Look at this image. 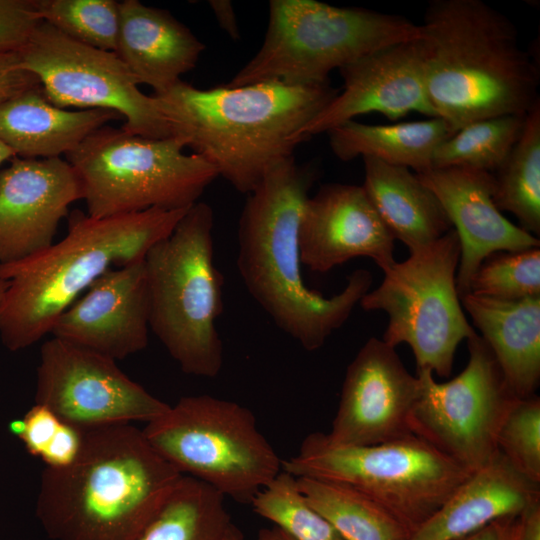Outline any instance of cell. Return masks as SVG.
Returning a JSON list of instances; mask_svg holds the SVG:
<instances>
[{"instance_id": "2", "label": "cell", "mask_w": 540, "mask_h": 540, "mask_svg": "<svg viewBox=\"0 0 540 540\" xmlns=\"http://www.w3.org/2000/svg\"><path fill=\"white\" fill-rule=\"evenodd\" d=\"M339 92L330 81H268L198 89L180 81L153 95L172 137L209 162L238 192L251 193L267 172L294 156L301 130Z\"/></svg>"}, {"instance_id": "40", "label": "cell", "mask_w": 540, "mask_h": 540, "mask_svg": "<svg viewBox=\"0 0 540 540\" xmlns=\"http://www.w3.org/2000/svg\"><path fill=\"white\" fill-rule=\"evenodd\" d=\"M208 5L220 28L233 40L239 39V26L232 2L229 0H210L208 1Z\"/></svg>"}, {"instance_id": "42", "label": "cell", "mask_w": 540, "mask_h": 540, "mask_svg": "<svg viewBox=\"0 0 540 540\" xmlns=\"http://www.w3.org/2000/svg\"><path fill=\"white\" fill-rule=\"evenodd\" d=\"M256 540H293L285 532L276 526L262 528L257 534Z\"/></svg>"}, {"instance_id": "6", "label": "cell", "mask_w": 540, "mask_h": 540, "mask_svg": "<svg viewBox=\"0 0 540 540\" xmlns=\"http://www.w3.org/2000/svg\"><path fill=\"white\" fill-rule=\"evenodd\" d=\"M214 212L191 206L144 258L149 328L188 375L214 378L223 366L216 322L223 312V276L214 263Z\"/></svg>"}, {"instance_id": "14", "label": "cell", "mask_w": 540, "mask_h": 540, "mask_svg": "<svg viewBox=\"0 0 540 540\" xmlns=\"http://www.w3.org/2000/svg\"><path fill=\"white\" fill-rule=\"evenodd\" d=\"M35 404L80 429L148 423L170 408L131 380L115 360L55 337L40 349Z\"/></svg>"}, {"instance_id": "45", "label": "cell", "mask_w": 540, "mask_h": 540, "mask_svg": "<svg viewBox=\"0 0 540 540\" xmlns=\"http://www.w3.org/2000/svg\"><path fill=\"white\" fill-rule=\"evenodd\" d=\"M9 281L0 279V303L3 299L4 293L8 287Z\"/></svg>"}, {"instance_id": "23", "label": "cell", "mask_w": 540, "mask_h": 540, "mask_svg": "<svg viewBox=\"0 0 540 540\" xmlns=\"http://www.w3.org/2000/svg\"><path fill=\"white\" fill-rule=\"evenodd\" d=\"M460 301L493 352L516 398L536 395L540 382V296L503 301L468 293Z\"/></svg>"}, {"instance_id": "8", "label": "cell", "mask_w": 540, "mask_h": 540, "mask_svg": "<svg viewBox=\"0 0 540 540\" xmlns=\"http://www.w3.org/2000/svg\"><path fill=\"white\" fill-rule=\"evenodd\" d=\"M176 138H146L105 125L67 153L87 215L105 218L151 208L186 210L218 177Z\"/></svg>"}, {"instance_id": "32", "label": "cell", "mask_w": 540, "mask_h": 540, "mask_svg": "<svg viewBox=\"0 0 540 540\" xmlns=\"http://www.w3.org/2000/svg\"><path fill=\"white\" fill-rule=\"evenodd\" d=\"M38 14L62 34L81 44L115 51L119 2L113 0H36Z\"/></svg>"}, {"instance_id": "30", "label": "cell", "mask_w": 540, "mask_h": 540, "mask_svg": "<svg viewBox=\"0 0 540 540\" xmlns=\"http://www.w3.org/2000/svg\"><path fill=\"white\" fill-rule=\"evenodd\" d=\"M526 115L491 117L462 127L436 148L430 169L469 167L495 172L519 139Z\"/></svg>"}, {"instance_id": "28", "label": "cell", "mask_w": 540, "mask_h": 540, "mask_svg": "<svg viewBox=\"0 0 540 540\" xmlns=\"http://www.w3.org/2000/svg\"><path fill=\"white\" fill-rule=\"evenodd\" d=\"M298 489L343 540H408L411 531L391 512L345 484L296 477Z\"/></svg>"}, {"instance_id": "31", "label": "cell", "mask_w": 540, "mask_h": 540, "mask_svg": "<svg viewBox=\"0 0 540 540\" xmlns=\"http://www.w3.org/2000/svg\"><path fill=\"white\" fill-rule=\"evenodd\" d=\"M253 511L293 540H343L298 489L296 477L281 470L253 498Z\"/></svg>"}, {"instance_id": "41", "label": "cell", "mask_w": 540, "mask_h": 540, "mask_svg": "<svg viewBox=\"0 0 540 540\" xmlns=\"http://www.w3.org/2000/svg\"><path fill=\"white\" fill-rule=\"evenodd\" d=\"M517 540H540V499L532 502L519 516Z\"/></svg>"}, {"instance_id": "5", "label": "cell", "mask_w": 540, "mask_h": 540, "mask_svg": "<svg viewBox=\"0 0 540 540\" xmlns=\"http://www.w3.org/2000/svg\"><path fill=\"white\" fill-rule=\"evenodd\" d=\"M187 210L151 208L105 218L73 211L61 241L0 265V279L9 281L0 303L3 345L15 352L41 340L82 292L109 269L143 260Z\"/></svg>"}, {"instance_id": "20", "label": "cell", "mask_w": 540, "mask_h": 540, "mask_svg": "<svg viewBox=\"0 0 540 540\" xmlns=\"http://www.w3.org/2000/svg\"><path fill=\"white\" fill-rule=\"evenodd\" d=\"M416 174L436 195L459 237L456 286L460 298L468 293L471 277L488 255L540 247L538 237L510 222L495 206L491 172L450 167Z\"/></svg>"}, {"instance_id": "24", "label": "cell", "mask_w": 540, "mask_h": 540, "mask_svg": "<svg viewBox=\"0 0 540 540\" xmlns=\"http://www.w3.org/2000/svg\"><path fill=\"white\" fill-rule=\"evenodd\" d=\"M121 116L107 109L70 111L48 101L41 85L0 105V141L21 158L46 159L74 150L85 138Z\"/></svg>"}, {"instance_id": "34", "label": "cell", "mask_w": 540, "mask_h": 540, "mask_svg": "<svg viewBox=\"0 0 540 540\" xmlns=\"http://www.w3.org/2000/svg\"><path fill=\"white\" fill-rule=\"evenodd\" d=\"M498 451L525 478L540 484V398H516L497 435Z\"/></svg>"}, {"instance_id": "3", "label": "cell", "mask_w": 540, "mask_h": 540, "mask_svg": "<svg viewBox=\"0 0 540 540\" xmlns=\"http://www.w3.org/2000/svg\"><path fill=\"white\" fill-rule=\"evenodd\" d=\"M421 27L426 95L451 135L540 103L539 68L502 12L482 0H433Z\"/></svg>"}, {"instance_id": "38", "label": "cell", "mask_w": 540, "mask_h": 540, "mask_svg": "<svg viewBox=\"0 0 540 540\" xmlns=\"http://www.w3.org/2000/svg\"><path fill=\"white\" fill-rule=\"evenodd\" d=\"M83 430L61 421L56 434L40 457L46 467L58 468L70 464L80 451Z\"/></svg>"}, {"instance_id": "18", "label": "cell", "mask_w": 540, "mask_h": 540, "mask_svg": "<svg viewBox=\"0 0 540 540\" xmlns=\"http://www.w3.org/2000/svg\"><path fill=\"white\" fill-rule=\"evenodd\" d=\"M301 265L325 273L356 257L382 271L395 262V239L363 186L327 183L306 199L298 228Z\"/></svg>"}, {"instance_id": "44", "label": "cell", "mask_w": 540, "mask_h": 540, "mask_svg": "<svg viewBox=\"0 0 540 540\" xmlns=\"http://www.w3.org/2000/svg\"><path fill=\"white\" fill-rule=\"evenodd\" d=\"M227 540H245L242 531L233 524Z\"/></svg>"}, {"instance_id": "19", "label": "cell", "mask_w": 540, "mask_h": 540, "mask_svg": "<svg viewBox=\"0 0 540 540\" xmlns=\"http://www.w3.org/2000/svg\"><path fill=\"white\" fill-rule=\"evenodd\" d=\"M149 329L143 259L106 271L59 316L50 334L116 361L145 349Z\"/></svg>"}, {"instance_id": "37", "label": "cell", "mask_w": 540, "mask_h": 540, "mask_svg": "<svg viewBox=\"0 0 540 540\" xmlns=\"http://www.w3.org/2000/svg\"><path fill=\"white\" fill-rule=\"evenodd\" d=\"M38 85V78L25 69L18 52H0V105Z\"/></svg>"}, {"instance_id": "39", "label": "cell", "mask_w": 540, "mask_h": 540, "mask_svg": "<svg viewBox=\"0 0 540 540\" xmlns=\"http://www.w3.org/2000/svg\"><path fill=\"white\" fill-rule=\"evenodd\" d=\"M519 516L497 519L459 540H514L518 532Z\"/></svg>"}, {"instance_id": "13", "label": "cell", "mask_w": 540, "mask_h": 540, "mask_svg": "<svg viewBox=\"0 0 540 540\" xmlns=\"http://www.w3.org/2000/svg\"><path fill=\"white\" fill-rule=\"evenodd\" d=\"M53 105L107 109L125 119L122 129L146 138L172 137L154 96L145 95L113 51L81 44L42 21L18 51Z\"/></svg>"}, {"instance_id": "22", "label": "cell", "mask_w": 540, "mask_h": 540, "mask_svg": "<svg viewBox=\"0 0 540 540\" xmlns=\"http://www.w3.org/2000/svg\"><path fill=\"white\" fill-rule=\"evenodd\" d=\"M540 499V484L521 475L500 453L470 476L408 540H459L489 523L519 516Z\"/></svg>"}, {"instance_id": "21", "label": "cell", "mask_w": 540, "mask_h": 540, "mask_svg": "<svg viewBox=\"0 0 540 540\" xmlns=\"http://www.w3.org/2000/svg\"><path fill=\"white\" fill-rule=\"evenodd\" d=\"M205 45L168 11L137 0L119 2L116 55L138 84L161 95L192 70Z\"/></svg>"}, {"instance_id": "43", "label": "cell", "mask_w": 540, "mask_h": 540, "mask_svg": "<svg viewBox=\"0 0 540 540\" xmlns=\"http://www.w3.org/2000/svg\"><path fill=\"white\" fill-rule=\"evenodd\" d=\"M13 157H15L14 152L0 141V164Z\"/></svg>"}, {"instance_id": "17", "label": "cell", "mask_w": 540, "mask_h": 540, "mask_svg": "<svg viewBox=\"0 0 540 540\" xmlns=\"http://www.w3.org/2000/svg\"><path fill=\"white\" fill-rule=\"evenodd\" d=\"M79 199L81 186L66 160L13 157L0 170V265L52 246L60 221Z\"/></svg>"}, {"instance_id": "9", "label": "cell", "mask_w": 540, "mask_h": 540, "mask_svg": "<svg viewBox=\"0 0 540 540\" xmlns=\"http://www.w3.org/2000/svg\"><path fill=\"white\" fill-rule=\"evenodd\" d=\"M282 470L350 486L370 497L411 534L470 476L422 438L405 437L369 446H342L313 432Z\"/></svg>"}, {"instance_id": "29", "label": "cell", "mask_w": 540, "mask_h": 540, "mask_svg": "<svg viewBox=\"0 0 540 540\" xmlns=\"http://www.w3.org/2000/svg\"><path fill=\"white\" fill-rule=\"evenodd\" d=\"M493 174V202L512 213L521 228L540 234V103L526 115L522 133Z\"/></svg>"}, {"instance_id": "1", "label": "cell", "mask_w": 540, "mask_h": 540, "mask_svg": "<svg viewBox=\"0 0 540 540\" xmlns=\"http://www.w3.org/2000/svg\"><path fill=\"white\" fill-rule=\"evenodd\" d=\"M317 171L294 156L273 166L248 194L238 224L237 267L252 298L307 351L321 348L350 317L373 277L357 269L331 297L306 286L298 228Z\"/></svg>"}, {"instance_id": "27", "label": "cell", "mask_w": 540, "mask_h": 540, "mask_svg": "<svg viewBox=\"0 0 540 540\" xmlns=\"http://www.w3.org/2000/svg\"><path fill=\"white\" fill-rule=\"evenodd\" d=\"M233 524L222 493L182 475L134 540H227Z\"/></svg>"}, {"instance_id": "16", "label": "cell", "mask_w": 540, "mask_h": 540, "mask_svg": "<svg viewBox=\"0 0 540 540\" xmlns=\"http://www.w3.org/2000/svg\"><path fill=\"white\" fill-rule=\"evenodd\" d=\"M424 52L422 36L381 48L341 67L342 90L304 126L300 133L303 140L371 112L390 120L411 112L434 118L424 85Z\"/></svg>"}, {"instance_id": "36", "label": "cell", "mask_w": 540, "mask_h": 540, "mask_svg": "<svg viewBox=\"0 0 540 540\" xmlns=\"http://www.w3.org/2000/svg\"><path fill=\"white\" fill-rule=\"evenodd\" d=\"M60 424L61 420L50 409L34 404L23 419L10 423V431L20 438L31 455L40 458Z\"/></svg>"}, {"instance_id": "7", "label": "cell", "mask_w": 540, "mask_h": 540, "mask_svg": "<svg viewBox=\"0 0 540 540\" xmlns=\"http://www.w3.org/2000/svg\"><path fill=\"white\" fill-rule=\"evenodd\" d=\"M423 36L395 14L315 0H271L263 43L227 86L329 82V74L381 48Z\"/></svg>"}, {"instance_id": "15", "label": "cell", "mask_w": 540, "mask_h": 540, "mask_svg": "<svg viewBox=\"0 0 540 540\" xmlns=\"http://www.w3.org/2000/svg\"><path fill=\"white\" fill-rule=\"evenodd\" d=\"M420 381L403 364L394 347L371 337L348 365L329 442L369 446L412 434L410 415Z\"/></svg>"}, {"instance_id": "26", "label": "cell", "mask_w": 540, "mask_h": 540, "mask_svg": "<svg viewBox=\"0 0 540 540\" xmlns=\"http://www.w3.org/2000/svg\"><path fill=\"white\" fill-rule=\"evenodd\" d=\"M327 134L332 152L342 161L371 157L415 173L431 168L434 151L451 136L447 124L437 117L395 124L351 120Z\"/></svg>"}, {"instance_id": "35", "label": "cell", "mask_w": 540, "mask_h": 540, "mask_svg": "<svg viewBox=\"0 0 540 540\" xmlns=\"http://www.w3.org/2000/svg\"><path fill=\"white\" fill-rule=\"evenodd\" d=\"M41 22L36 0H0V52H18Z\"/></svg>"}, {"instance_id": "33", "label": "cell", "mask_w": 540, "mask_h": 540, "mask_svg": "<svg viewBox=\"0 0 540 540\" xmlns=\"http://www.w3.org/2000/svg\"><path fill=\"white\" fill-rule=\"evenodd\" d=\"M468 293L503 301L540 296V247L488 255L471 277Z\"/></svg>"}, {"instance_id": "11", "label": "cell", "mask_w": 540, "mask_h": 540, "mask_svg": "<svg viewBox=\"0 0 540 540\" xmlns=\"http://www.w3.org/2000/svg\"><path fill=\"white\" fill-rule=\"evenodd\" d=\"M459 237L451 229L441 238L383 271L377 288L359 304L365 311H384L388 324L382 340L411 348L417 370L448 377L458 345L476 333L462 310L456 286Z\"/></svg>"}, {"instance_id": "12", "label": "cell", "mask_w": 540, "mask_h": 540, "mask_svg": "<svg viewBox=\"0 0 540 540\" xmlns=\"http://www.w3.org/2000/svg\"><path fill=\"white\" fill-rule=\"evenodd\" d=\"M467 346L466 367L447 382H437L429 369L417 370L420 393L409 427L412 434L473 473L498 454V431L516 397L484 339L475 333Z\"/></svg>"}, {"instance_id": "4", "label": "cell", "mask_w": 540, "mask_h": 540, "mask_svg": "<svg viewBox=\"0 0 540 540\" xmlns=\"http://www.w3.org/2000/svg\"><path fill=\"white\" fill-rule=\"evenodd\" d=\"M181 477L132 424L84 429L76 458L42 471L36 516L51 540H134Z\"/></svg>"}, {"instance_id": "25", "label": "cell", "mask_w": 540, "mask_h": 540, "mask_svg": "<svg viewBox=\"0 0 540 540\" xmlns=\"http://www.w3.org/2000/svg\"><path fill=\"white\" fill-rule=\"evenodd\" d=\"M363 188L395 240L415 252L453 226L436 195L415 172L364 157Z\"/></svg>"}, {"instance_id": "46", "label": "cell", "mask_w": 540, "mask_h": 540, "mask_svg": "<svg viewBox=\"0 0 540 540\" xmlns=\"http://www.w3.org/2000/svg\"><path fill=\"white\" fill-rule=\"evenodd\" d=\"M518 527H519V526H518ZM517 535H518V532H517ZM517 535H516V537H515V539H514V540H517Z\"/></svg>"}, {"instance_id": "10", "label": "cell", "mask_w": 540, "mask_h": 540, "mask_svg": "<svg viewBox=\"0 0 540 540\" xmlns=\"http://www.w3.org/2000/svg\"><path fill=\"white\" fill-rule=\"evenodd\" d=\"M150 445L182 475L241 504L282 470V460L246 407L210 395L185 396L142 429Z\"/></svg>"}]
</instances>
